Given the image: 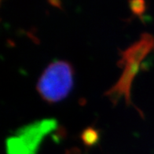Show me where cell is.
I'll return each mask as SVG.
<instances>
[{"instance_id": "obj_1", "label": "cell", "mask_w": 154, "mask_h": 154, "mask_svg": "<svg viewBox=\"0 0 154 154\" xmlns=\"http://www.w3.org/2000/svg\"><path fill=\"white\" fill-rule=\"evenodd\" d=\"M74 70L65 61H56L47 66L37 83L39 95L48 103H56L67 97L73 87Z\"/></svg>"}, {"instance_id": "obj_2", "label": "cell", "mask_w": 154, "mask_h": 154, "mask_svg": "<svg viewBox=\"0 0 154 154\" xmlns=\"http://www.w3.org/2000/svg\"><path fill=\"white\" fill-rule=\"evenodd\" d=\"M57 128L55 119H43L23 126L6 138V154H37L45 136Z\"/></svg>"}, {"instance_id": "obj_3", "label": "cell", "mask_w": 154, "mask_h": 154, "mask_svg": "<svg viewBox=\"0 0 154 154\" xmlns=\"http://www.w3.org/2000/svg\"><path fill=\"white\" fill-rule=\"evenodd\" d=\"M140 64L138 62H129L124 65V72L122 73L120 79L113 87L105 93V96H107L113 106H116L120 97L124 96L127 106H132L137 111H138L140 116L144 118L142 112L134 106L131 99V88L133 79L139 71Z\"/></svg>"}, {"instance_id": "obj_4", "label": "cell", "mask_w": 154, "mask_h": 154, "mask_svg": "<svg viewBox=\"0 0 154 154\" xmlns=\"http://www.w3.org/2000/svg\"><path fill=\"white\" fill-rule=\"evenodd\" d=\"M154 50V36L149 33H142L139 40L134 43L124 51H120L121 58L117 61V65L123 68L129 62L141 63L149 54Z\"/></svg>"}, {"instance_id": "obj_5", "label": "cell", "mask_w": 154, "mask_h": 154, "mask_svg": "<svg viewBox=\"0 0 154 154\" xmlns=\"http://www.w3.org/2000/svg\"><path fill=\"white\" fill-rule=\"evenodd\" d=\"M80 138L84 146L87 147H92L99 142V131L93 127H87L82 131L80 134Z\"/></svg>"}, {"instance_id": "obj_6", "label": "cell", "mask_w": 154, "mask_h": 154, "mask_svg": "<svg viewBox=\"0 0 154 154\" xmlns=\"http://www.w3.org/2000/svg\"><path fill=\"white\" fill-rule=\"evenodd\" d=\"M128 3L132 14L135 16L139 17L142 20L143 19L142 15L144 14L147 8L146 2L143 0H133V1H129Z\"/></svg>"}, {"instance_id": "obj_7", "label": "cell", "mask_w": 154, "mask_h": 154, "mask_svg": "<svg viewBox=\"0 0 154 154\" xmlns=\"http://www.w3.org/2000/svg\"><path fill=\"white\" fill-rule=\"evenodd\" d=\"M65 154H81L80 150L76 147H73V148L69 149L66 150Z\"/></svg>"}, {"instance_id": "obj_8", "label": "cell", "mask_w": 154, "mask_h": 154, "mask_svg": "<svg viewBox=\"0 0 154 154\" xmlns=\"http://www.w3.org/2000/svg\"><path fill=\"white\" fill-rule=\"evenodd\" d=\"M49 2H50L51 5H53L54 6H57V7H59V8L61 9V4L60 1H50Z\"/></svg>"}]
</instances>
